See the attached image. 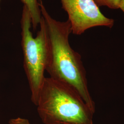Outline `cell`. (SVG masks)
Here are the masks:
<instances>
[{
	"instance_id": "6da1fadb",
	"label": "cell",
	"mask_w": 124,
	"mask_h": 124,
	"mask_svg": "<svg viewBox=\"0 0 124 124\" xmlns=\"http://www.w3.org/2000/svg\"><path fill=\"white\" fill-rule=\"evenodd\" d=\"M39 2L41 16L46 24L50 54L46 71L50 77L71 86L85 103L95 111V104L89 91L86 72L80 54L72 48L69 36L71 23L68 19L61 22L52 18L43 3Z\"/></svg>"
},
{
	"instance_id": "7a4b0ae2",
	"label": "cell",
	"mask_w": 124,
	"mask_h": 124,
	"mask_svg": "<svg viewBox=\"0 0 124 124\" xmlns=\"http://www.w3.org/2000/svg\"><path fill=\"white\" fill-rule=\"evenodd\" d=\"M44 124H93L95 111L71 86L45 77L37 104Z\"/></svg>"
},
{
	"instance_id": "3957f363",
	"label": "cell",
	"mask_w": 124,
	"mask_h": 124,
	"mask_svg": "<svg viewBox=\"0 0 124 124\" xmlns=\"http://www.w3.org/2000/svg\"><path fill=\"white\" fill-rule=\"evenodd\" d=\"M39 25L40 30L34 37L31 31L30 14L23 5L21 19L23 67L30 88L31 101L35 105L45 79V71L50 54L47 27L42 16Z\"/></svg>"
},
{
	"instance_id": "277c9868",
	"label": "cell",
	"mask_w": 124,
	"mask_h": 124,
	"mask_svg": "<svg viewBox=\"0 0 124 124\" xmlns=\"http://www.w3.org/2000/svg\"><path fill=\"white\" fill-rule=\"evenodd\" d=\"M68 15L72 33L80 35L89 29L97 26L112 28L113 19L105 17L93 0H60Z\"/></svg>"
},
{
	"instance_id": "5b68a950",
	"label": "cell",
	"mask_w": 124,
	"mask_h": 124,
	"mask_svg": "<svg viewBox=\"0 0 124 124\" xmlns=\"http://www.w3.org/2000/svg\"><path fill=\"white\" fill-rule=\"evenodd\" d=\"M28 9L31 18L32 27L35 31L40 24L41 14L39 2L37 0H21Z\"/></svg>"
},
{
	"instance_id": "8992f818",
	"label": "cell",
	"mask_w": 124,
	"mask_h": 124,
	"mask_svg": "<svg viewBox=\"0 0 124 124\" xmlns=\"http://www.w3.org/2000/svg\"><path fill=\"white\" fill-rule=\"evenodd\" d=\"M98 8L106 6L109 8L117 9L120 8L122 0H93Z\"/></svg>"
},
{
	"instance_id": "52a82bcc",
	"label": "cell",
	"mask_w": 124,
	"mask_h": 124,
	"mask_svg": "<svg viewBox=\"0 0 124 124\" xmlns=\"http://www.w3.org/2000/svg\"><path fill=\"white\" fill-rule=\"evenodd\" d=\"M8 124H31V123L27 119L18 117L10 119L8 121Z\"/></svg>"
},
{
	"instance_id": "ba28073f",
	"label": "cell",
	"mask_w": 124,
	"mask_h": 124,
	"mask_svg": "<svg viewBox=\"0 0 124 124\" xmlns=\"http://www.w3.org/2000/svg\"><path fill=\"white\" fill-rule=\"evenodd\" d=\"M120 9H121L124 13V0H122L121 4L120 6Z\"/></svg>"
},
{
	"instance_id": "9c48e42d",
	"label": "cell",
	"mask_w": 124,
	"mask_h": 124,
	"mask_svg": "<svg viewBox=\"0 0 124 124\" xmlns=\"http://www.w3.org/2000/svg\"></svg>"
}]
</instances>
